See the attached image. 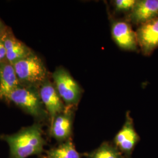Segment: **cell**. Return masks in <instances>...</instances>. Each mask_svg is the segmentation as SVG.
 <instances>
[{"mask_svg": "<svg viewBox=\"0 0 158 158\" xmlns=\"http://www.w3.org/2000/svg\"><path fill=\"white\" fill-rule=\"evenodd\" d=\"M158 17V0L137 1L128 18L135 24H142Z\"/></svg>", "mask_w": 158, "mask_h": 158, "instance_id": "cell-11", "label": "cell"}, {"mask_svg": "<svg viewBox=\"0 0 158 158\" xmlns=\"http://www.w3.org/2000/svg\"><path fill=\"white\" fill-rule=\"evenodd\" d=\"M45 152L44 158H81L85 156V153H80L76 150L72 139L59 143Z\"/></svg>", "mask_w": 158, "mask_h": 158, "instance_id": "cell-13", "label": "cell"}, {"mask_svg": "<svg viewBox=\"0 0 158 158\" xmlns=\"http://www.w3.org/2000/svg\"><path fill=\"white\" fill-rule=\"evenodd\" d=\"M43 125L35 122L15 133L0 135V139L6 142L9 147L10 158H27L44 152L47 143L44 137Z\"/></svg>", "mask_w": 158, "mask_h": 158, "instance_id": "cell-1", "label": "cell"}, {"mask_svg": "<svg viewBox=\"0 0 158 158\" xmlns=\"http://www.w3.org/2000/svg\"><path fill=\"white\" fill-rule=\"evenodd\" d=\"M113 40L124 50L136 51L138 49L136 34L130 24L123 21H116L111 25Z\"/></svg>", "mask_w": 158, "mask_h": 158, "instance_id": "cell-9", "label": "cell"}, {"mask_svg": "<svg viewBox=\"0 0 158 158\" xmlns=\"http://www.w3.org/2000/svg\"><path fill=\"white\" fill-rule=\"evenodd\" d=\"M139 140L140 137L135 130L133 119L128 111L126 113L124 124L115 136L113 143L125 158H132L133 151Z\"/></svg>", "mask_w": 158, "mask_h": 158, "instance_id": "cell-5", "label": "cell"}, {"mask_svg": "<svg viewBox=\"0 0 158 158\" xmlns=\"http://www.w3.org/2000/svg\"><path fill=\"white\" fill-rule=\"evenodd\" d=\"M8 27H6L5 23L2 22V21L0 18V34L3 32L4 31H6V29Z\"/></svg>", "mask_w": 158, "mask_h": 158, "instance_id": "cell-17", "label": "cell"}, {"mask_svg": "<svg viewBox=\"0 0 158 158\" xmlns=\"http://www.w3.org/2000/svg\"><path fill=\"white\" fill-rule=\"evenodd\" d=\"M7 103L13 104L32 116L35 122L50 123L48 113L41 100L39 89L19 85L9 96Z\"/></svg>", "mask_w": 158, "mask_h": 158, "instance_id": "cell-2", "label": "cell"}, {"mask_svg": "<svg viewBox=\"0 0 158 158\" xmlns=\"http://www.w3.org/2000/svg\"><path fill=\"white\" fill-rule=\"evenodd\" d=\"M53 83L66 107H76L80 102L83 90L66 69L59 66L52 74Z\"/></svg>", "mask_w": 158, "mask_h": 158, "instance_id": "cell-4", "label": "cell"}, {"mask_svg": "<svg viewBox=\"0 0 158 158\" xmlns=\"http://www.w3.org/2000/svg\"><path fill=\"white\" fill-rule=\"evenodd\" d=\"M74 107H66L50 123L49 135L59 143L72 139Z\"/></svg>", "mask_w": 158, "mask_h": 158, "instance_id": "cell-6", "label": "cell"}, {"mask_svg": "<svg viewBox=\"0 0 158 158\" xmlns=\"http://www.w3.org/2000/svg\"><path fill=\"white\" fill-rule=\"evenodd\" d=\"M136 34L142 53L145 55L151 54L158 47V17L141 24Z\"/></svg>", "mask_w": 158, "mask_h": 158, "instance_id": "cell-8", "label": "cell"}, {"mask_svg": "<svg viewBox=\"0 0 158 158\" xmlns=\"http://www.w3.org/2000/svg\"><path fill=\"white\" fill-rule=\"evenodd\" d=\"M13 64L6 61L0 64V100L6 102L12 92L19 85Z\"/></svg>", "mask_w": 158, "mask_h": 158, "instance_id": "cell-12", "label": "cell"}, {"mask_svg": "<svg viewBox=\"0 0 158 158\" xmlns=\"http://www.w3.org/2000/svg\"><path fill=\"white\" fill-rule=\"evenodd\" d=\"M39 92L41 100L49 116L51 123L58 114L65 110L66 106L50 78L40 86Z\"/></svg>", "mask_w": 158, "mask_h": 158, "instance_id": "cell-7", "label": "cell"}, {"mask_svg": "<svg viewBox=\"0 0 158 158\" xmlns=\"http://www.w3.org/2000/svg\"><path fill=\"white\" fill-rule=\"evenodd\" d=\"M4 42L6 60L12 64L28 56L34 52L25 44L17 39L9 27L6 31Z\"/></svg>", "mask_w": 158, "mask_h": 158, "instance_id": "cell-10", "label": "cell"}, {"mask_svg": "<svg viewBox=\"0 0 158 158\" xmlns=\"http://www.w3.org/2000/svg\"><path fill=\"white\" fill-rule=\"evenodd\" d=\"M13 66L21 85L39 89L42 83L49 79L45 63L34 51Z\"/></svg>", "mask_w": 158, "mask_h": 158, "instance_id": "cell-3", "label": "cell"}, {"mask_svg": "<svg viewBox=\"0 0 158 158\" xmlns=\"http://www.w3.org/2000/svg\"><path fill=\"white\" fill-rule=\"evenodd\" d=\"M85 156L87 158H125L115 145L110 142H104L95 150L85 153Z\"/></svg>", "mask_w": 158, "mask_h": 158, "instance_id": "cell-14", "label": "cell"}, {"mask_svg": "<svg viewBox=\"0 0 158 158\" xmlns=\"http://www.w3.org/2000/svg\"><path fill=\"white\" fill-rule=\"evenodd\" d=\"M136 1V0H115L114 4L117 11H131L134 7Z\"/></svg>", "mask_w": 158, "mask_h": 158, "instance_id": "cell-15", "label": "cell"}, {"mask_svg": "<svg viewBox=\"0 0 158 158\" xmlns=\"http://www.w3.org/2000/svg\"><path fill=\"white\" fill-rule=\"evenodd\" d=\"M7 28L6 29V31H4L3 32L0 34V64L7 61L6 56V46L4 42L6 31Z\"/></svg>", "mask_w": 158, "mask_h": 158, "instance_id": "cell-16", "label": "cell"}]
</instances>
